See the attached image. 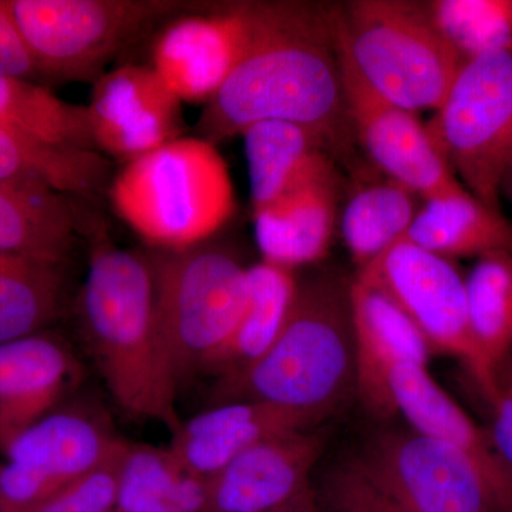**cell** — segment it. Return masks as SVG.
Segmentation results:
<instances>
[{
	"label": "cell",
	"instance_id": "6da1fadb",
	"mask_svg": "<svg viewBox=\"0 0 512 512\" xmlns=\"http://www.w3.org/2000/svg\"><path fill=\"white\" fill-rule=\"evenodd\" d=\"M251 45L204 106L198 137L215 144L261 121L311 131L330 154L353 131L330 9L298 2H247Z\"/></svg>",
	"mask_w": 512,
	"mask_h": 512
},
{
	"label": "cell",
	"instance_id": "7a4b0ae2",
	"mask_svg": "<svg viewBox=\"0 0 512 512\" xmlns=\"http://www.w3.org/2000/svg\"><path fill=\"white\" fill-rule=\"evenodd\" d=\"M77 319L94 366L114 402L134 419L175 433L180 383L158 326L150 252L111 244L97 225Z\"/></svg>",
	"mask_w": 512,
	"mask_h": 512
},
{
	"label": "cell",
	"instance_id": "3957f363",
	"mask_svg": "<svg viewBox=\"0 0 512 512\" xmlns=\"http://www.w3.org/2000/svg\"><path fill=\"white\" fill-rule=\"evenodd\" d=\"M350 284L335 275L299 282L278 338L247 369L217 380L218 402L272 404L318 424L345 406L357 376Z\"/></svg>",
	"mask_w": 512,
	"mask_h": 512
},
{
	"label": "cell",
	"instance_id": "277c9868",
	"mask_svg": "<svg viewBox=\"0 0 512 512\" xmlns=\"http://www.w3.org/2000/svg\"><path fill=\"white\" fill-rule=\"evenodd\" d=\"M109 198L117 217L160 252L210 241L237 210L228 164L200 137L178 138L123 165Z\"/></svg>",
	"mask_w": 512,
	"mask_h": 512
},
{
	"label": "cell",
	"instance_id": "5b68a950",
	"mask_svg": "<svg viewBox=\"0 0 512 512\" xmlns=\"http://www.w3.org/2000/svg\"><path fill=\"white\" fill-rule=\"evenodd\" d=\"M339 55L382 99L436 111L463 67L426 3L359 0L330 9Z\"/></svg>",
	"mask_w": 512,
	"mask_h": 512
},
{
	"label": "cell",
	"instance_id": "8992f818",
	"mask_svg": "<svg viewBox=\"0 0 512 512\" xmlns=\"http://www.w3.org/2000/svg\"><path fill=\"white\" fill-rule=\"evenodd\" d=\"M158 326L178 383L204 375L248 306V268L234 252L197 245L151 251Z\"/></svg>",
	"mask_w": 512,
	"mask_h": 512
},
{
	"label": "cell",
	"instance_id": "52a82bcc",
	"mask_svg": "<svg viewBox=\"0 0 512 512\" xmlns=\"http://www.w3.org/2000/svg\"><path fill=\"white\" fill-rule=\"evenodd\" d=\"M43 82H96L148 26L201 9L180 0H6Z\"/></svg>",
	"mask_w": 512,
	"mask_h": 512
},
{
	"label": "cell",
	"instance_id": "ba28073f",
	"mask_svg": "<svg viewBox=\"0 0 512 512\" xmlns=\"http://www.w3.org/2000/svg\"><path fill=\"white\" fill-rule=\"evenodd\" d=\"M426 127L461 185L501 211V185L512 163V50L464 63Z\"/></svg>",
	"mask_w": 512,
	"mask_h": 512
},
{
	"label": "cell",
	"instance_id": "9c48e42d",
	"mask_svg": "<svg viewBox=\"0 0 512 512\" xmlns=\"http://www.w3.org/2000/svg\"><path fill=\"white\" fill-rule=\"evenodd\" d=\"M356 279L390 299L416 326L434 355L456 357L483 390H495V373L478 349L468 316L466 278L451 259L399 239Z\"/></svg>",
	"mask_w": 512,
	"mask_h": 512
},
{
	"label": "cell",
	"instance_id": "30bf717a",
	"mask_svg": "<svg viewBox=\"0 0 512 512\" xmlns=\"http://www.w3.org/2000/svg\"><path fill=\"white\" fill-rule=\"evenodd\" d=\"M123 443L99 407L60 406L3 451L0 512L37 510L66 485L103 466Z\"/></svg>",
	"mask_w": 512,
	"mask_h": 512
},
{
	"label": "cell",
	"instance_id": "8fae6325",
	"mask_svg": "<svg viewBox=\"0 0 512 512\" xmlns=\"http://www.w3.org/2000/svg\"><path fill=\"white\" fill-rule=\"evenodd\" d=\"M414 512H500L477 464L460 448L410 431H382L359 456Z\"/></svg>",
	"mask_w": 512,
	"mask_h": 512
},
{
	"label": "cell",
	"instance_id": "7c38bea8",
	"mask_svg": "<svg viewBox=\"0 0 512 512\" xmlns=\"http://www.w3.org/2000/svg\"><path fill=\"white\" fill-rule=\"evenodd\" d=\"M339 62L353 136L377 170L423 201L464 188L417 114L382 99L340 55Z\"/></svg>",
	"mask_w": 512,
	"mask_h": 512
},
{
	"label": "cell",
	"instance_id": "4fadbf2b",
	"mask_svg": "<svg viewBox=\"0 0 512 512\" xmlns=\"http://www.w3.org/2000/svg\"><path fill=\"white\" fill-rule=\"evenodd\" d=\"M89 111L96 150L126 165L184 137L183 101L151 66L126 64L93 83Z\"/></svg>",
	"mask_w": 512,
	"mask_h": 512
},
{
	"label": "cell",
	"instance_id": "5bb4252c",
	"mask_svg": "<svg viewBox=\"0 0 512 512\" xmlns=\"http://www.w3.org/2000/svg\"><path fill=\"white\" fill-rule=\"evenodd\" d=\"M251 36L247 2L183 13L161 30L150 66L183 103L207 106L247 55Z\"/></svg>",
	"mask_w": 512,
	"mask_h": 512
},
{
	"label": "cell",
	"instance_id": "9a60e30c",
	"mask_svg": "<svg viewBox=\"0 0 512 512\" xmlns=\"http://www.w3.org/2000/svg\"><path fill=\"white\" fill-rule=\"evenodd\" d=\"M325 437L299 430L272 437L239 454L208 480L210 512H265L299 503L313 493V467Z\"/></svg>",
	"mask_w": 512,
	"mask_h": 512
},
{
	"label": "cell",
	"instance_id": "2e32d148",
	"mask_svg": "<svg viewBox=\"0 0 512 512\" xmlns=\"http://www.w3.org/2000/svg\"><path fill=\"white\" fill-rule=\"evenodd\" d=\"M83 376L72 346L40 330L0 345V454L66 402Z\"/></svg>",
	"mask_w": 512,
	"mask_h": 512
},
{
	"label": "cell",
	"instance_id": "e0dca14e",
	"mask_svg": "<svg viewBox=\"0 0 512 512\" xmlns=\"http://www.w3.org/2000/svg\"><path fill=\"white\" fill-rule=\"evenodd\" d=\"M384 389L393 416L402 414L416 433L460 448L477 464L493 490L498 510L505 512L511 474L495 456L485 430L441 389L427 366L392 363L384 370Z\"/></svg>",
	"mask_w": 512,
	"mask_h": 512
},
{
	"label": "cell",
	"instance_id": "ac0fdd59",
	"mask_svg": "<svg viewBox=\"0 0 512 512\" xmlns=\"http://www.w3.org/2000/svg\"><path fill=\"white\" fill-rule=\"evenodd\" d=\"M339 180L328 157L254 218L255 238L264 261L295 271L328 255Z\"/></svg>",
	"mask_w": 512,
	"mask_h": 512
},
{
	"label": "cell",
	"instance_id": "d6986e66",
	"mask_svg": "<svg viewBox=\"0 0 512 512\" xmlns=\"http://www.w3.org/2000/svg\"><path fill=\"white\" fill-rule=\"evenodd\" d=\"M316 424L305 414L272 404L220 403L183 421L173 433L170 448L191 473L210 480L256 444Z\"/></svg>",
	"mask_w": 512,
	"mask_h": 512
},
{
	"label": "cell",
	"instance_id": "ffe728a7",
	"mask_svg": "<svg viewBox=\"0 0 512 512\" xmlns=\"http://www.w3.org/2000/svg\"><path fill=\"white\" fill-rule=\"evenodd\" d=\"M350 302L356 335V393L370 412L392 417L384 370L394 362L427 366L433 350L390 299L356 278L350 284Z\"/></svg>",
	"mask_w": 512,
	"mask_h": 512
},
{
	"label": "cell",
	"instance_id": "44dd1931",
	"mask_svg": "<svg viewBox=\"0 0 512 512\" xmlns=\"http://www.w3.org/2000/svg\"><path fill=\"white\" fill-rule=\"evenodd\" d=\"M72 200L45 185L0 183V254L66 264L83 232Z\"/></svg>",
	"mask_w": 512,
	"mask_h": 512
},
{
	"label": "cell",
	"instance_id": "7402d4cb",
	"mask_svg": "<svg viewBox=\"0 0 512 512\" xmlns=\"http://www.w3.org/2000/svg\"><path fill=\"white\" fill-rule=\"evenodd\" d=\"M404 239L451 261L512 254V222L461 188L423 201Z\"/></svg>",
	"mask_w": 512,
	"mask_h": 512
},
{
	"label": "cell",
	"instance_id": "603a6c76",
	"mask_svg": "<svg viewBox=\"0 0 512 512\" xmlns=\"http://www.w3.org/2000/svg\"><path fill=\"white\" fill-rule=\"evenodd\" d=\"M116 512H210L208 480L191 473L170 447L126 441Z\"/></svg>",
	"mask_w": 512,
	"mask_h": 512
},
{
	"label": "cell",
	"instance_id": "cb8c5ba5",
	"mask_svg": "<svg viewBox=\"0 0 512 512\" xmlns=\"http://www.w3.org/2000/svg\"><path fill=\"white\" fill-rule=\"evenodd\" d=\"M248 284L244 318L204 375L220 380L247 369L271 348L291 315L299 289L295 271L262 259L249 266Z\"/></svg>",
	"mask_w": 512,
	"mask_h": 512
},
{
	"label": "cell",
	"instance_id": "d4e9b609",
	"mask_svg": "<svg viewBox=\"0 0 512 512\" xmlns=\"http://www.w3.org/2000/svg\"><path fill=\"white\" fill-rule=\"evenodd\" d=\"M109 158L97 151L50 146L0 127V183L45 185L90 200L111 183Z\"/></svg>",
	"mask_w": 512,
	"mask_h": 512
},
{
	"label": "cell",
	"instance_id": "484cf974",
	"mask_svg": "<svg viewBox=\"0 0 512 512\" xmlns=\"http://www.w3.org/2000/svg\"><path fill=\"white\" fill-rule=\"evenodd\" d=\"M252 217L278 201L326 154L319 138L298 124L261 121L242 134ZM330 156V154H329Z\"/></svg>",
	"mask_w": 512,
	"mask_h": 512
},
{
	"label": "cell",
	"instance_id": "4316f807",
	"mask_svg": "<svg viewBox=\"0 0 512 512\" xmlns=\"http://www.w3.org/2000/svg\"><path fill=\"white\" fill-rule=\"evenodd\" d=\"M0 127L50 146L97 151L87 106L64 101L42 84L3 74Z\"/></svg>",
	"mask_w": 512,
	"mask_h": 512
},
{
	"label": "cell",
	"instance_id": "83f0119b",
	"mask_svg": "<svg viewBox=\"0 0 512 512\" xmlns=\"http://www.w3.org/2000/svg\"><path fill=\"white\" fill-rule=\"evenodd\" d=\"M417 195L389 178L366 181L350 194L340 231L357 269L406 237L416 217Z\"/></svg>",
	"mask_w": 512,
	"mask_h": 512
},
{
	"label": "cell",
	"instance_id": "f1b7e54d",
	"mask_svg": "<svg viewBox=\"0 0 512 512\" xmlns=\"http://www.w3.org/2000/svg\"><path fill=\"white\" fill-rule=\"evenodd\" d=\"M63 266L0 254V345L45 330L59 315Z\"/></svg>",
	"mask_w": 512,
	"mask_h": 512
},
{
	"label": "cell",
	"instance_id": "f546056e",
	"mask_svg": "<svg viewBox=\"0 0 512 512\" xmlns=\"http://www.w3.org/2000/svg\"><path fill=\"white\" fill-rule=\"evenodd\" d=\"M468 316L478 349L497 375L512 356V254L490 252L477 258L466 276Z\"/></svg>",
	"mask_w": 512,
	"mask_h": 512
},
{
	"label": "cell",
	"instance_id": "4dcf8cb0",
	"mask_svg": "<svg viewBox=\"0 0 512 512\" xmlns=\"http://www.w3.org/2000/svg\"><path fill=\"white\" fill-rule=\"evenodd\" d=\"M430 18L464 62L512 50V0H434Z\"/></svg>",
	"mask_w": 512,
	"mask_h": 512
},
{
	"label": "cell",
	"instance_id": "1f68e13d",
	"mask_svg": "<svg viewBox=\"0 0 512 512\" xmlns=\"http://www.w3.org/2000/svg\"><path fill=\"white\" fill-rule=\"evenodd\" d=\"M315 501L319 512H414L369 473L359 456L330 468Z\"/></svg>",
	"mask_w": 512,
	"mask_h": 512
},
{
	"label": "cell",
	"instance_id": "d6a6232c",
	"mask_svg": "<svg viewBox=\"0 0 512 512\" xmlns=\"http://www.w3.org/2000/svg\"><path fill=\"white\" fill-rule=\"evenodd\" d=\"M126 440L109 461L80 477L33 512H116L119 468Z\"/></svg>",
	"mask_w": 512,
	"mask_h": 512
},
{
	"label": "cell",
	"instance_id": "836d02e7",
	"mask_svg": "<svg viewBox=\"0 0 512 512\" xmlns=\"http://www.w3.org/2000/svg\"><path fill=\"white\" fill-rule=\"evenodd\" d=\"M488 403L491 424L485 433L498 461L512 476V356L497 367L495 390Z\"/></svg>",
	"mask_w": 512,
	"mask_h": 512
},
{
	"label": "cell",
	"instance_id": "e575fe53",
	"mask_svg": "<svg viewBox=\"0 0 512 512\" xmlns=\"http://www.w3.org/2000/svg\"><path fill=\"white\" fill-rule=\"evenodd\" d=\"M0 74L36 84L43 82L6 0H0Z\"/></svg>",
	"mask_w": 512,
	"mask_h": 512
},
{
	"label": "cell",
	"instance_id": "d590c367",
	"mask_svg": "<svg viewBox=\"0 0 512 512\" xmlns=\"http://www.w3.org/2000/svg\"><path fill=\"white\" fill-rule=\"evenodd\" d=\"M265 512H319L316 507L315 493L309 497L303 498L299 503L289 505V507L281 508V510L265 511Z\"/></svg>",
	"mask_w": 512,
	"mask_h": 512
},
{
	"label": "cell",
	"instance_id": "8d00e7d4",
	"mask_svg": "<svg viewBox=\"0 0 512 512\" xmlns=\"http://www.w3.org/2000/svg\"><path fill=\"white\" fill-rule=\"evenodd\" d=\"M501 195H505L512 205V163L504 175L503 185H501Z\"/></svg>",
	"mask_w": 512,
	"mask_h": 512
},
{
	"label": "cell",
	"instance_id": "74e56055",
	"mask_svg": "<svg viewBox=\"0 0 512 512\" xmlns=\"http://www.w3.org/2000/svg\"><path fill=\"white\" fill-rule=\"evenodd\" d=\"M505 512H512V476H511L510 498H508V504H507V508H505Z\"/></svg>",
	"mask_w": 512,
	"mask_h": 512
}]
</instances>
